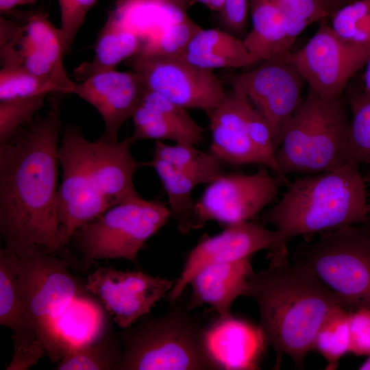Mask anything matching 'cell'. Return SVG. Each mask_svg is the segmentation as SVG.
<instances>
[{"instance_id":"cell-1","label":"cell","mask_w":370,"mask_h":370,"mask_svg":"<svg viewBox=\"0 0 370 370\" xmlns=\"http://www.w3.org/2000/svg\"><path fill=\"white\" fill-rule=\"evenodd\" d=\"M62 120L56 106L0 143V232L5 247L60 249L57 214Z\"/></svg>"},{"instance_id":"cell-2","label":"cell","mask_w":370,"mask_h":370,"mask_svg":"<svg viewBox=\"0 0 370 370\" xmlns=\"http://www.w3.org/2000/svg\"><path fill=\"white\" fill-rule=\"evenodd\" d=\"M248 286L247 296L259 308V327L267 345L278 356L288 355L298 367L313 350L324 321L335 310L343 308L333 292L288 258L254 272Z\"/></svg>"},{"instance_id":"cell-3","label":"cell","mask_w":370,"mask_h":370,"mask_svg":"<svg viewBox=\"0 0 370 370\" xmlns=\"http://www.w3.org/2000/svg\"><path fill=\"white\" fill-rule=\"evenodd\" d=\"M365 183L354 163L298 179L261 215V223L275 227L284 249L297 236L366 223L369 213Z\"/></svg>"},{"instance_id":"cell-4","label":"cell","mask_w":370,"mask_h":370,"mask_svg":"<svg viewBox=\"0 0 370 370\" xmlns=\"http://www.w3.org/2000/svg\"><path fill=\"white\" fill-rule=\"evenodd\" d=\"M186 289L160 317L145 314L119 332L118 370L225 369L209 338V327L190 313Z\"/></svg>"},{"instance_id":"cell-5","label":"cell","mask_w":370,"mask_h":370,"mask_svg":"<svg viewBox=\"0 0 370 370\" xmlns=\"http://www.w3.org/2000/svg\"><path fill=\"white\" fill-rule=\"evenodd\" d=\"M350 125L341 97L328 100L309 89L275 152L282 172L317 174L351 163Z\"/></svg>"},{"instance_id":"cell-6","label":"cell","mask_w":370,"mask_h":370,"mask_svg":"<svg viewBox=\"0 0 370 370\" xmlns=\"http://www.w3.org/2000/svg\"><path fill=\"white\" fill-rule=\"evenodd\" d=\"M13 251L18 257V288L27 313L47 356L58 362L72 346L58 321L79 296L80 286L68 262L45 249L32 246Z\"/></svg>"},{"instance_id":"cell-7","label":"cell","mask_w":370,"mask_h":370,"mask_svg":"<svg viewBox=\"0 0 370 370\" xmlns=\"http://www.w3.org/2000/svg\"><path fill=\"white\" fill-rule=\"evenodd\" d=\"M295 263L321 281L354 311L370 308V225L367 222L323 232L303 245Z\"/></svg>"},{"instance_id":"cell-8","label":"cell","mask_w":370,"mask_h":370,"mask_svg":"<svg viewBox=\"0 0 370 370\" xmlns=\"http://www.w3.org/2000/svg\"><path fill=\"white\" fill-rule=\"evenodd\" d=\"M171 212L159 201L140 196L108 209L73 234L70 243L89 267L103 259H125L138 263L146 241L163 227Z\"/></svg>"},{"instance_id":"cell-9","label":"cell","mask_w":370,"mask_h":370,"mask_svg":"<svg viewBox=\"0 0 370 370\" xmlns=\"http://www.w3.org/2000/svg\"><path fill=\"white\" fill-rule=\"evenodd\" d=\"M88 142L74 126L65 129L59 146L62 169L58 188L57 214L61 247L70 243L74 232L110 208L92 173Z\"/></svg>"},{"instance_id":"cell-10","label":"cell","mask_w":370,"mask_h":370,"mask_svg":"<svg viewBox=\"0 0 370 370\" xmlns=\"http://www.w3.org/2000/svg\"><path fill=\"white\" fill-rule=\"evenodd\" d=\"M369 54L370 46L345 40L324 19L301 49L280 57L295 66L311 90L332 100L341 97L352 77L365 65Z\"/></svg>"},{"instance_id":"cell-11","label":"cell","mask_w":370,"mask_h":370,"mask_svg":"<svg viewBox=\"0 0 370 370\" xmlns=\"http://www.w3.org/2000/svg\"><path fill=\"white\" fill-rule=\"evenodd\" d=\"M230 82L264 119L276 152L291 119L304 100V77L292 63L278 57L232 76Z\"/></svg>"},{"instance_id":"cell-12","label":"cell","mask_w":370,"mask_h":370,"mask_svg":"<svg viewBox=\"0 0 370 370\" xmlns=\"http://www.w3.org/2000/svg\"><path fill=\"white\" fill-rule=\"evenodd\" d=\"M278 194V180L266 169L253 174H221L195 203L197 228L210 221L230 225L255 218Z\"/></svg>"},{"instance_id":"cell-13","label":"cell","mask_w":370,"mask_h":370,"mask_svg":"<svg viewBox=\"0 0 370 370\" xmlns=\"http://www.w3.org/2000/svg\"><path fill=\"white\" fill-rule=\"evenodd\" d=\"M127 64L144 79L149 90L184 108L207 113L225 97L222 81L212 70L180 58L148 59L133 56Z\"/></svg>"},{"instance_id":"cell-14","label":"cell","mask_w":370,"mask_h":370,"mask_svg":"<svg viewBox=\"0 0 370 370\" xmlns=\"http://www.w3.org/2000/svg\"><path fill=\"white\" fill-rule=\"evenodd\" d=\"M175 282L141 270L99 267L88 275L84 286L101 302L114 321L125 329L149 314Z\"/></svg>"},{"instance_id":"cell-15","label":"cell","mask_w":370,"mask_h":370,"mask_svg":"<svg viewBox=\"0 0 370 370\" xmlns=\"http://www.w3.org/2000/svg\"><path fill=\"white\" fill-rule=\"evenodd\" d=\"M269 250V254L284 251L280 233L250 221L227 225L221 233L202 239L188 254L182 273L166 294L169 302L186 289L195 274L213 264L250 258L255 253Z\"/></svg>"},{"instance_id":"cell-16","label":"cell","mask_w":370,"mask_h":370,"mask_svg":"<svg viewBox=\"0 0 370 370\" xmlns=\"http://www.w3.org/2000/svg\"><path fill=\"white\" fill-rule=\"evenodd\" d=\"M147 90L138 72L112 69L75 82L73 93L92 106L103 118L105 128L99 138L116 142L121 127L132 118Z\"/></svg>"},{"instance_id":"cell-17","label":"cell","mask_w":370,"mask_h":370,"mask_svg":"<svg viewBox=\"0 0 370 370\" xmlns=\"http://www.w3.org/2000/svg\"><path fill=\"white\" fill-rule=\"evenodd\" d=\"M18 257L7 247L0 250V324L12 331L14 354L6 370H27L46 355L21 297Z\"/></svg>"},{"instance_id":"cell-18","label":"cell","mask_w":370,"mask_h":370,"mask_svg":"<svg viewBox=\"0 0 370 370\" xmlns=\"http://www.w3.org/2000/svg\"><path fill=\"white\" fill-rule=\"evenodd\" d=\"M247 100L245 95L232 88L218 106L207 113L212 136L210 151L223 164L267 166L247 133L245 114Z\"/></svg>"},{"instance_id":"cell-19","label":"cell","mask_w":370,"mask_h":370,"mask_svg":"<svg viewBox=\"0 0 370 370\" xmlns=\"http://www.w3.org/2000/svg\"><path fill=\"white\" fill-rule=\"evenodd\" d=\"M132 119L134 131L130 138L134 143L154 139L197 146L204 140V127L186 109L149 90Z\"/></svg>"},{"instance_id":"cell-20","label":"cell","mask_w":370,"mask_h":370,"mask_svg":"<svg viewBox=\"0 0 370 370\" xmlns=\"http://www.w3.org/2000/svg\"><path fill=\"white\" fill-rule=\"evenodd\" d=\"M250 258L208 265L191 278L188 308L209 305L220 318L232 316L231 307L236 298L247 296L248 280L254 273Z\"/></svg>"},{"instance_id":"cell-21","label":"cell","mask_w":370,"mask_h":370,"mask_svg":"<svg viewBox=\"0 0 370 370\" xmlns=\"http://www.w3.org/2000/svg\"><path fill=\"white\" fill-rule=\"evenodd\" d=\"M251 4L252 29L243 40L254 64L290 51L295 42L286 14L275 0H256Z\"/></svg>"},{"instance_id":"cell-22","label":"cell","mask_w":370,"mask_h":370,"mask_svg":"<svg viewBox=\"0 0 370 370\" xmlns=\"http://www.w3.org/2000/svg\"><path fill=\"white\" fill-rule=\"evenodd\" d=\"M143 42L138 34L108 15L97 38L93 58L75 68L73 75L82 82L97 73L115 69L122 61L135 55Z\"/></svg>"},{"instance_id":"cell-23","label":"cell","mask_w":370,"mask_h":370,"mask_svg":"<svg viewBox=\"0 0 370 370\" xmlns=\"http://www.w3.org/2000/svg\"><path fill=\"white\" fill-rule=\"evenodd\" d=\"M109 15L143 42L186 16L166 0H119Z\"/></svg>"},{"instance_id":"cell-24","label":"cell","mask_w":370,"mask_h":370,"mask_svg":"<svg viewBox=\"0 0 370 370\" xmlns=\"http://www.w3.org/2000/svg\"><path fill=\"white\" fill-rule=\"evenodd\" d=\"M225 328L224 353L220 360L225 369H256L258 361L267 345L260 327L258 328L247 323L228 318L219 317Z\"/></svg>"},{"instance_id":"cell-25","label":"cell","mask_w":370,"mask_h":370,"mask_svg":"<svg viewBox=\"0 0 370 370\" xmlns=\"http://www.w3.org/2000/svg\"><path fill=\"white\" fill-rule=\"evenodd\" d=\"M153 157L165 161L186 175L197 186L209 184L223 173V163L214 154L201 151L195 145H171L156 140Z\"/></svg>"},{"instance_id":"cell-26","label":"cell","mask_w":370,"mask_h":370,"mask_svg":"<svg viewBox=\"0 0 370 370\" xmlns=\"http://www.w3.org/2000/svg\"><path fill=\"white\" fill-rule=\"evenodd\" d=\"M149 162L160 177L169 200V208L177 227L183 235L197 229L195 202L192 198L195 183L186 175L174 169L169 163L153 157Z\"/></svg>"},{"instance_id":"cell-27","label":"cell","mask_w":370,"mask_h":370,"mask_svg":"<svg viewBox=\"0 0 370 370\" xmlns=\"http://www.w3.org/2000/svg\"><path fill=\"white\" fill-rule=\"evenodd\" d=\"M8 12L21 21L25 38L48 59L60 78L74 86L75 82L69 77L64 66L66 52L60 28L51 23L48 14L43 10Z\"/></svg>"},{"instance_id":"cell-28","label":"cell","mask_w":370,"mask_h":370,"mask_svg":"<svg viewBox=\"0 0 370 370\" xmlns=\"http://www.w3.org/2000/svg\"><path fill=\"white\" fill-rule=\"evenodd\" d=\"M123 355L119 333L95 343L72 345L58 362L56 370H118Z\"/></svg>"},{"instance_id":"cell-29","label":"cell","mask_w":370,"mask_h":370,"mask_svg":"<svg viewBox=\"0 0 370 370\" xmlns=\"http://www.w3.org/2000/svg\"><path fill=\"white\" fill-rule=\"evenodd\" d=\"M349 311L343 308L335 310L324 321L315 337L313 350L327 361L326 369H336L339 360L350 352Z\"/></svg>"},{"instance_id":"cell-30","label":"cell","mask_w":370,"mask_h":370,"mask_svg":"<svg viewBox=\"0 0 370 370\" xmlns=\"http://www.w3.org/2000/svg\"><path fill=\"white\" fill-rule=\"evenodd\" d=\"M201 29L186 16L144 41L134 56L148 59L177 58L186 50L194 36Z\"/></svg>"},{"instance_id":"cell-31","label":"cell","mask_w":370,"mask_h":370,"mask_svg":"<svg viewBox=\"0 0 370 370\" xmlns=\"http://www.w3.org/2000/svg\"><path fill=\"white\" fill-rule=\"evenodd\" d=\"M330 26L345 40L370 46V0L347 3L331 15Z\"/></svg>"},{"instance_id":"cell-32","label":"cell","mask_w":370,"mask_h":370,"mask_svg":"<svg viewBox=\"0 0 370 370\" xmlns=\"http://www.w3.org/2000/svg\"><path fill=\"white\" fill-rule=\"evenodd\" d=\"M60 92L51 80L36 76L21 66H1L0 101L29 98Z\"/></svg>"},{"instance_id":"cell-33","label":"cell","mask_w":370,"mask_h":370,"mask_svg":"<svg viewBox=\"0 0 370 370\" xmlns=\"http://www.w3.org/2000/svg\"><path fill=\"white\" fill-rule=\"evenodd\" d=\"M351 106L349 161L358 165L370 164V97L362 93L351 100Z\"/></svg>"},{"instance_id":"cell-34","label":"cell","mask_w":370,"mask_h":370,"mask_svg":"<svg viewBox=\"0 0 370 370\" xmlns=\"http://www.w3.org/2000/svg\"><path fill=\"white\" fill-rule=\"evenodd\" d=\"M47 96L0 101V143L15 136L34 121Z\"/></svg>"},{"instance_id":"cell-35","label":"cell","mask_w":370,"mask_h":370,"mask_svg":"<svg viewBox=\"0 0 370 370\" xmlns=\"http://www.w3.org/2000/svg\"><path fill=\"white\" fill-rule=\"evenodd\" d=\"M185 51L238 57L254 64L243 40L218 29H201Z\"/></svg>"},{"instance_id":"cell-36","label":"cell","mask_w":370,"mask_h":370,"mask_svg":"<svg viewBox=\"0 0 370 370\" xmlns=\"http://www.w3.org/2000/svg\"><path fill=\"white\" fill-rule=\"evenodd\" d=\"M288 20L289 32L295 39L309 25L326 19L336 9L329 0H275Z\"/></svg>"},{"instance_id":"cell-37","label":"cell","mask_w":370,"mask_h":370,"mask_svg":"<svg viewBox=\"0 0 370 370\" xmlns=\"http://www.w3.org/2000/svg\"><path fill=\"white\" fill-rule=\"evenodd\" d=\"M350 352L357 356L370 355V308L349 311Z\"/></svg>"},{"instance_id":"cell-38","label":"cell","mask_w":370,"mask_h":370,"mask_svg":"<svg viewBox=\"0 0 370 370\" xmlns=\"http://www.w3.org/2000/svg\"><path fill=\"white\" fill-rule=\"evenodd\" d=\"M247 10V0H225L219 11L220 19L227 29L240 33L246 25Z\"/></svg>"},{"instance_id":"cell-39","label":"cell","mask_w":370,"mask_h":370,"mask_svg":"<svg viewBox=\"0 0 370 370\" xmlns=\"http://www.w3.org/2000/svg\"><path fill=\"white\" fill-rule=\"evenodd\" d=\"M38 0H0V11L3 13L8 12L18 6L34 4Z\"/></svg>"},{"instance_id":"cell-40","label":"cell","mask_w":370,"mask_h":370,"mask_svg":"<svg viewBox=\"0 0 370 370\" xmlns=\"http://www.w3.org/2000/svg\"><path fill=\"white\" fill-rule=\"evenodd\" d=\"M366 69L364 75V91L362 94L370 97V54L365 64Z\"/></svg>"},{"instance_id":"cell-41","label":"cell","mask_w":370,"mask_h":370,"mask_svg":"<svg viewBox=\"0 0 370 370\" xmlns=\"http://www.w3.org/2000/svg\"><path fill=\"white\" fill-rule=\"evenodd\" d=\"M198 2L205 5L210 10L213 11H220L225 0H197Z\"/></svg>"},{"instance_id":"cell-42","label":"cell","mask_w":370,"mask_h":370,"mask_svg":"<svg viewBox=\"0 0 370 370\" xmlns=\"http://www.w3.org/2000/svg\"><path fill=\"white\" fill-rule=\"evenodd\" d=\"M172 5L186 12V9L190 6L193 0H166Z\"/></svg>"},{"instance_id":"cell-43","label":"cell","mask_w":370,"mask_h":370,"mask_svg":"<svg viewBox=\"0 0 370 370\" xmlns=\"http://www.w3.org/2000/svg\"><path fill=\"white\" fill-rule=\"evenodd\" d=\"M336 10L346 4L348 0H329Z\"/></svg>"},{"instance_id":"cell-44","label":"cell","mask_w":370,"mask_h":370,"mask_svg":"<svg viewBox=\"0 0 370 370\" xmlns=\"http://www.w3.org/2000/svg\"><path fill=\"white\" fill-rule=\"evenodd\" d=\"M360 370H370V355L369 358L359 367Z\"/></svg>"},{"instance_id":"cell-45","label":"cell","mask_w":370,"mask_h":370,"mask_svg":"<svg viewBox=\"0 0 370 370\" xmlns=\"http://www.w3.org/2000/svg\"><path fill=\"white\" fill-rule=\"evenodd\" d=\"M365 182L370 184V169L367 171L366 174L363 176ZM368 210L370 214V201L368 202Z\"/></svg>"},{"instance_id":"cell-46","label":"cell","mask_w":370,"mask_h":370,"mask_svg":"<svg viewBox=\"0 0 370 370\" xmlns=\"http://www.w3.org/2000/svg\"><path fill=\"white\" fill-rule=\"evenodd\" d=\"M255 1H256V0H250L251 3H252V2Z\"/></svg>"}]
</instances>
